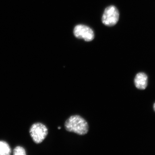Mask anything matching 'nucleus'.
<instances>
[{"label": "nucleus", "mask_w": 155, "mask_h": 155, "mask_svg": "<svg viewBox=\"0 0 155 155\" xmlns=\"http://www.w3.org/2000/svg\"><path fill=\"white\" fill-rule=\"evenodd\" d=\"M134 83L137 88L141 90H145L148 84V77L144 73H138L135 77Z\"/></svg>", "instance_id": "obj_5"}, {"label": "nucleus", "mask_w": 155, "mask_h": 155, "mask_svg": "<svg viewBox=\"0 0 155 155\" xmlns=\"http://www.w3.org/2000/svg\"><path fill=\"white\" fill-rule=\"evenodd\" d=\"M66 130L79 135H86L88 133L89 126L84 118L78 115L70 117L65 123Z\"/></svg>", "instance_id": "obj_1"}, {"label": "nucleus", "mask_w": 155, "mask_h": 155, "mask_svg": "<svg viewBox=\"0 0 155 155\" xmlns=\"http://www.w3.org/2000/svg\"><path fill=\"white\" fill-rule=\"evenodd\" d=\"M13 154L15 155H25L26 154V151L23 147L17 146L15 147L13 151Z\"/></svg>", "instance_id": "obj_7"}, {"label": "nucleus", "mask_w": 155, "mask_h": 155, "mask_svg": "<svg viewBox=\"0 0 155 155\" xmlns=\"http://www.w3.org/2000/svg\"><path fill=\"white\" fill-rule=\"evenodd\" d=\"M74 34L77 38L83 39L86 41H91L94 38V34L92 29L86 25H79L75 27Z\"/></svg>", "instance_id": "obj_4"}, {"label": "nucleus", "mask_w": 155, "mask_h": 155, "mask_svg": "<svg viewBox=\"0 0 155 155\" xmlns=\"http://www.w3.org/2000/svg\"><path fill=\"white\" fill-rule=\"evenodd\" d=\"M119 18V13L117 8L110 5L104 10L102 21L104 25L107 26H113L117 24Z\"/></svg>", "instance_id": "obj_3"}, {"label": "nucleus", "mask_w": 155, "mask_h": 155, "mask_svg": "<svg viewBox=\"0 0 155 155\" xmlns=\"http://www.w3.org/2000/svg\"><path fill=\"white\" fill-rule=\"evenodd\" d=\"M153 108L154 111H155V103L153 105Z\"/></svg>", "instance_id": "obj_8"}, {"label": "nucleus", "mask_w": 155, "mask_h": 155, "mask_svg": "<svg viewBox=\"0 0 155 155\" xmlns=\"http://www.w3.org/2000/svg\"><path fill=\"white\" fill-rule=\"evenodd\" d=\"M47 127L44 124L37 123L33 124L30 129L31 137L37 144H40L46 138L48 134Z\"/></svg>", "instance_id": "obj_2"}, {"label": "nucleus", "mask_w": 155, "mask_h": 155, "mask_svg": "<svg viewBox=\"0 0 155 155\" xmlns=\"http://www.w3.org/2000/svg\"><path fill=\"white\" fill-rule=\"evenodd\" d=\"M11 152L9 145L5 141H0V155H8Z\"/></svg>", "instance_id": "obj_6"}, {"label": "nucleus", "mask_w": 155, "mask_h": 155, "mask_svg": "<svg viewBox=\"0 0 155 155\" xmlns=\"http://www.w3.org/2000/svg\"><path fill=\"white\" fill-rule=\"evenodd\" d=\"M58 129H61V127H58Z\"/></svg>", "instance_id": "obj_9"}]
</instances>
